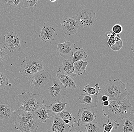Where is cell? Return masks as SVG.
I'll return each instance as SVG.
<instances>
[{
	"instance_id": "74e56055",
	"label": "cell",
	"mask_w": 134,
	"mask_h": 132,
	"mask_svg": "<svg viewBox=\"0 0 134 132\" xmlns=\"http://www.w3.org/2000/svg\"><path fill=\"white\" fill-rule=\"evenodd\" d=\"M44 132H50V130H46V131H45Z\"/></svg>"
},
{
	"instance_id": "44dd1931",
	"label": "cell",
	"mask_w": 134,
	"mask_h": 132,
	"mask_svg": "<svg viewBox=\"0 0 134 132\" xmlns=\"http://www.w3.org/2000/svg\"><path fill=\"white\" fill-rule=\"evenodd\" d=\"M59 116L63 122L69 128L73 127L74 123L77 121L72 113L68 111H63L60 113Z\"/></svg>"
},
{
	"instance_id": "277c9868",
	"label": "cell",
	"mask_w": 134,
	"mask_h": 132,
	"mask_svg": "<svg viewBox=\"0 0 134 132\" xmlns=\"http://www.w3.org/2000/svg\"><path fill=\"white\" fill-rule=\"evenodd\" d=\"M44 103V98L41 94L24 92L18 97V106L22 111L33 113Z\"/></svg>"
},
{
	"instance_id": "8d00e7d4",
	"label": "cell",
	"mask_w": 134,
	"mask_h": 132,
	"mask_svg": "<svg viewBox=\"0 0 134 132\" xmlns=\"http://www.w3.org/2000/svg\"><path fill=\"white\" fill-rule=\"evenodd\" d=\"M110 36H111V34H110V31L108 32H106V33H105V36L106 38H109Z\"/></svg>"
},
{
	"instance_id": "ac0fdd59",
	"label": "cell",
	"mask_w": 134,
	"mask_h": 132,
	"mask_svg": "<svg viewBox=\"0 0 134 132\" xmlns=\"http://www.w3.org/2000/svg\"><path fill=\"white\" fill-rule=\"evenodd\" d=\"M80 103L85 104L92 107L97 108L99 99L97 96H91L86 94H82L78 98Z\"/></svg>"
},
{
	"instance_id": "9c48e42d",
	"label": "cell",
	"mask_w": 134,
	"mask_h": 132,
	"mask_svg": "<svg viewBox=\"0 0 134 132\" xmlns=\"http://www.w3.org/2000/svg\"><path fill=\"white\" fill-rule=\"evenodd\" d=\"M80 27L73 17L65 16L62 19L60 23L61 31L67 36L76 34Z\"/></svg>"
},
{
	"instance_id": "ba28073f",
	"label": "cell",
	"mask_w": 134,
	"mask_h": 132,
	"mask_svg": "<svg viewBox=\"0 0 134 132\" xmlns=\"http://www.w3.org/2000/svg\"><path fill=\"white\" fill-rule=\"evenodd\" d=\"M48 90L51 101L54 102L63 100L68 93L66 88L58 79H53V86L49 87Z\"/></svg>"
},
{
	"instance_id": "f546056e",
	"label": "cell",
	"mask_w": 134,
	"mask_h": 132,
	"mask_svg": "<svg viewBox=\"0 0 134 132\" xmlns=\"http://www.w3.org/2000/svg\"><path fill=\"white\" fill-rule=\"evenodd\" d=\"M123 43L122 40H120L119 41L117 42L114 45L110 47V49L114 51H118L120 50L123 47Z\"/></svg>"
},
{
	"instance_id": "83f0119b",
	"label": "cell",
	"mask_w": 134,
	"mask_h": 132,
	"mask_svg": "<svg viewBox=\"0 0 134 132\" xmlns=\"http://www.w3.org/2000/svg\"><path fill=\"white\" fill-rule=\"evenodd\" d=\"M8 78L3 73L0 72V90H5L6 87L8 85Z\"/></svg>"
},
{
	"instance_id": "e575fe53",
	"label": "cell",
	"mask_w": 134,
	"mask_h": 132,
	"mask_svg": "<svg viewBox=\"0 0 134 132\" xmlns=\"http://www.w3.org/2000/svg\"><path fill=\"white\" fill-rule=\"evenodd\" d=\"M102 106L108 107L109 105V101H102Z\"/></svg>"
},
{
	"instance_id": "52a82bcc",
	"label": "cell",
	"mask_w": 134,
	"mask_h": 132,
	"mask_svg": "<svg viewBox=\"0 0 134 132\" xmlns=\"http://www.w3.org/2000/svg\"><path fill=\"white\" fill-rule=\"evenodd\" d=\"M52 78L49 73L42 70L30 76L28 81L32 88L37 90L47 84Z\"/></svg>"
},
{
	"instance_id": "7402d4cb",
	"label": "cell",
	"mask_w": 134,
	"mask_h": 132,
	"mask_svg": "<svg viewBox=\"0 0 134 132\" xmlns=\"http://www.w3.org/2000/svg\"><path fill=\"white\" fill-rule=\"evenodd\" d=\"M88 57L87 54L83 48L79 47L75 48L73 53V62H76L78 61L82 60L83 59H85Z\"/></svg>"
},
{
	"instance_id": "d6a6232c",
	"label": "cell",
	"mask_w": 134,
	"mask_h": 132,
	"mask_svg": "<svg viewBox=\"0 0 134 132\" xmlns=\"http://www.w3.org/2000/svg\"><path fill=\"white\" fill-rule=\"evenodd\" d=\"M7 4L8 5L12 7L13 8L16 7L20 2V0H5V1Z\"/></svg>"
},
{
	"instance_id": "cb8c5ba5",
	"label": "cell",
	"mask_w": 134,
	"mask_h": 132,
	"mask_svg": "<svg viewBox=\"0 0 134 132\" xmlns=\"http://www.w3.org/2000/svg\"><path fill=\"white\" fill-rule=\"evenodd\" d=\"M83 91L85 93V94L91 96H97L99 93L101 89L99 86V83H96L95 84V87H90L89 85H87L85 86Z\"/></svg>"
},
{
	"instance_id": "5bb4252c",
	"label": "cell",
	"mask_w": 134,
	"mask_h": 132,
	"mask_svg": "<svg viewBox=\"0 0 134 132\" xmlns=\"http://www.w3.org/2000/svg\"><path fill=\"white\" fill-rule=\"evenodd\" d=\"M50 131V132H71L72 129L64 123L59 115H56L54 117Z\"/></svg>"
},
{
	"instance_id": "4316f807",
	"label": "cell",
	"mask_w": 134,
	"mask_h": 132,
	"mask_svg": "<svg viewBox=\"0 0 134 132\" xmlns=\"http://www.w3.org/2000/svg\"><path fill=\"white\" fill-rule=\"evenodd\" d=\"M123 128V132H134V121L129 119H126Z\"/></svg>"
},
{
	"instance_id": "484cf974",
	"label": "cell",
	"mask_w": 134,
	"mask_h": 132,
	"mask_svg": "<svg viewBox=\"0 0 134 132\" xmlns=\"http://www.w3.org/2000/svg\"><path fill=\"white\" fill-rule=\"evenodd\" d=\"M87 132H101V127L99 123L94 122L84 125Z\"/></svg>"
},
{
	"instance_id": "30bf717a",
	"label": "cell",
	"mask_w": 134,
	"mask_h": 132,
	"mask_svg": "<svg viewBox=\"0 0 134 132\" xmlns=\"http://www.w3.org/2000/svg\"><path fill=\"white\" fill-rule=\"evenodd\" d=\"M3 44L11 53L21 48L20 37L13 32L7 33L4 36Z\"/></svg>"
},
{
	"instance_id": "e0dca14e",
	"label": "cell",
	"mask_w": 134,
	"mask_h": 132,
	"mask_svg": "<svg viewBox=\"0 0 134 132\" xmlns=\"http://www.w3.org/2000/svg\"><path fill=\"white\" fill-rule=\"evenodd\" d=\"M56 74L58 79L66 88L76 89L77 88V85L72 77L58 71H57Z\"/></svg>"
},
{
	"instance_id": "d4e9b609",
	"label": "cell",
	"mask_w": 134,
	"mask_h": 132,
	"mask_svg": "<svg viewBox=\"0 0 134 132\" xmlns=\"http://www.w3.org/2000/svg\"><path fill=\"white\" fill-rule=\"evenodd\" d=\"M120 126L119 124L116 123L113 120L108 119L107 123L103 124L104 132H111L117 130L118 127Z\"/></svg>"
},
{
	"instance_id": "7c38bea8",
	"label": "cell",
	"mask_w": 134,
	"mask_h": 132,
	"mask_svg": "<svg viewBox=\"0 0 134 132\" xmlns=\"http://www.w3.org/2000/svg\"><path fill=\"white\" fill-rule=\"evenodd\" d=\"M76 45L70 41H66L62 43H57V50L61 56L65 60H72L73 53Z\"/></svg>"
},
{
	"instance_id": "3957f363",
	"label": "cell",
	"mask_w": 134,
	"mask_h": 132,
	"mask_svg": "<svg viewBox=\"0 0 134 132\" xmlns=\"http://www.w3.org/2000/svg\"><path fill=\"white\" fill-rule=\"evenodd\" d=\"M108 82L99 92L100 98L105 95L108 97L109 101H116L125 100L129 96L125 84L120 79H109Z\"/></svg>"
},
{
	"instance_id": "d590c367",
	"label": "cell",
	"mask_w": 134,
	"mask_h": 132,
	"mask_svg": "<svg viewBox=\"0 0 134 132\" xmlns=\"http://www.w3.org/2000/svg\"><path fill=\"white\" fill-rule=\"evenodd\" d=\"M101 100H102V101H109V97L108 96H105V95H103L101 97Z\"/></svg>"
},
{
	"instance_id": "8992f818",
	"label": "cell",
	"mask_w": 134,
	"mask_h": 132,
	"mask_svg": "<svg viewBox=\"0 0 134 132\" xmlns=\"http://www.w3.org/2000/svg\"><path fill=\"white\" fill-rule=\"evenodd\" d=\"M95 12L88 9H85L80 11L76 16V22L80 27L88 28L93 26L97 21Z\"/></svg>"
},
{
	"instance_id": "4dcf8cb0",
	"label": "cell",
	"mask_w": 134,
	"mask_h": 132,
	"mask_svg": "<svg viewBox=\"0 0 134 132\" xmlns=\"http://www.w3.org/2000/svg\"><path fill=\"white\" fill-rule=\"evenodd\" d=\"M111 31L114 34L117 35H119L123 31V27L122 26L119 24H116L113 26Z\"/></svg>"
},
{
	"instance_id": "6da1fadb",
	"label": "cell",
	"mask_w": 134,
	"mask_h": 132,
	"mask_svg": "<svg viewBox=\"0 0 134 132\" xmlns=\"http://www.w3.org/2000/svg\"><path fill=\"white\" fill-rule=\"evenodd\" d=\"M102 107L104 116L116 123L128 118L134 111L133 107L130 103L129 99H127L124 100L109 101L108 106Z\"/></svg>"
},
{
	"instance_id": "836d02e7",
	"label": "cell",
	"mask_w": 134,
	"mask_h": 132,
	"mask_svg": "<svg viewBox=\"0 0 134 132\" xmlns=\"http://www.w3.org/2000/svg\"><path fill=\"white\" fill-rule=\"evenodd\" d=\"M72 132H87L86 128L84 126H81L76 129Z\"/></svg>"
},
{
	"instance_id": "2e32d148",
	"label": "cell",
	"mask_w": 134,
	"mask_h": 132,
	"mask_svg": "<svg viewBox=\"0 0 134 132\" xmlns=\"http://www.w3.org/2000/svg\"><path fill=\"white\" fill-rule=\"evenodd\" d=\"M67 104V102H57L47 106V110L48 117L49 118L54 117L55 115H59L60 113L64 110Z\"/></svg>"
},
{
	"instance_id": "4fadbf2b",
	"label": "cell",
	"mask_w": 134,
	"mask_h": 132,
	"mask_svg": "<svg viewBox=\"0 0 134 132\" xmlns=\"http://www.w3.org/2000/svg\"><path fill=\"white\" fill-rule=\"evenodd\" d=\"M57 36V33L56 31L48 25L47 22H44L38 37L46 43H49L54 41Z\"/></svg>"
},
{
	"instance_id": "9a60e30c",
	"label": "cell",
	"mask_w": 134,
	"mask_h": 132,
	"mask_svg": "<svg viewBox=\"0 0 134 132\" xmlns=\"http://www.w3.org/2000/svg\"><path fill=\"white\" fill-rule=\"evenodd\" d=\"M58 71L72 78H75L77 77L72 60H64L62 65L59 67Z\"/></svg>"
},
{
	"instance_id": "7a4b0ae2",
	"label": "cell",
	"mask_w": 134,
	"mask_h": 132,
	"mask_svg": "<svg viewBox=\"0 0 134 132\" xmlns=\"http://www.w3.org/2000/svg\"><path fill=\"white\" fill-rule=\"evenodd\" d=\"M13 111L15 129L21 132H37L40 122L32 113L17 109Z\"/></svg>"
},
{
	"instance_id": "603a6c76",
	"label": "cell",
	"mask_w": 134,
	"mask_h": 132,
	"mask_svg": "<svg viewBox=\"0 0 134 132\" xmlns=\"http://www.w3.org/2000/svg\"><path fill=\"white\" fill-rule=\"evenodd\" d=\"M88 62V61H84L81 60L74 63L75 73L79 76H80L84 72H85Z\"/></svg>"
},
{
	"instance_id": "f1b7e54d",
	"label": "cell",
	"mask_w": 134,
	"mask_h": 132,
	"mask_svg": "<svg viewBox=\"0 0 134 132\" xmlns=\"http://www.w3.org/2000/svg\"><path fill=\"white\" fill-rule=\"evenodd\" d=\"M24 7L26 8H32L36 6L37 4V0H23Z\"/></svg>"
},
{
	"instance_id": "d6986e66",
	"label": "cell",
	"mask_w": 134,
	"mask_h": 132,
	"mask_svg": "<svg viewBox=\"0 0 134 132\" xmlns=\"http://www.w3.org/2000/svg\"><path fill=\"white\" fill-rule=\"evenodd\" d=\"M14 111L13 107L7 103L0 102V120L10 118Z\"/></svg>"
},
{
	"instance_id": "5b68a950",
	"label": "cell",
	"mask_w": 134,
	"mask_h": 132,
	"mask_svg": "<svg viewBox=\"0 0 134 132\" xmlns=\"http://www.w3.org/2000/svg\"><path fill=\"white\" fill-rule=\"evenodd\" d=\"M43 62L39 58L32 54L23 61L20 73L23 76H30L39 71L43 70Z\"/></svg>"
},
{
	"instance_id": "1f68e13d",
	"label": "cell",
	"mask_w": 134,
	"mask_h": 132,
	"mask_svg": "<svg viewBox=\"0 0 134 132\" xmlns=\"http://www.w3.org/2000/svg\"><path fill=\"white\" fill-rule=\"evenodd\" d=\"M5 47L3 43H0V62L5 60V55L6 53L5 51Z\"/></svg>"
},
{
	"instance_id": "ffe728a7",
	"label": "cell",
	"mask_w": 134,
	"mask_h": 132,
	"mask_svg": "<svg viewBox=\"0 0 134 132\" xmlns=\"http://www.w3.org/2000/svg\"><path fill=\"white\" fill-rule=\"evenodd\" d=\"M47 106L43 104L37 110L32 113L37 119L41 122L46 123L47 119H49L47 110Z\"/></svg>"
},
{
	"instance_id": "8fae6325",
	"label": "cell",
	"mask_w": 134,
	"mask_h": 132,
	"mask_svg": "<svg viewBox=\"0 0 134 132\" xmlns=\"http://www.w3.org/2000/svg\"><path fill=\"white\" fill-rule=\"evenodd\" d=\"M77 115L79 117L77 123L78 127L96 122V117L95 113L87 108L79 109L77 112Z\"/></svg>"
}]
</instances>
